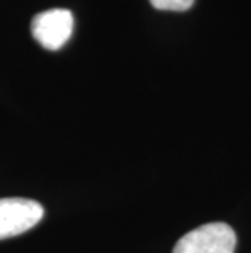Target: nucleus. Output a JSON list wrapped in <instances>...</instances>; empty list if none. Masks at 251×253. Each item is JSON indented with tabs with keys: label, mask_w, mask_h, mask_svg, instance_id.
<instances>
[{
	"label": "nucleus",
	"mask_w": 251,
	"mask_h": 253,
	"mask_svg": "<svg viewBox=\"0 0 251 253\" xmlns=\"http://www.w3.org/2000/svg\"><path fill=\"white\" fill-rule=\"evenodd\" d=\"M237 235L223 222L204 224L183 235L173 253H233Z\"/></svg>",
	"instance_id": "f257e3e1"
},
{
	"label": "nucleus",
	"mask_w": 251,
	"mask_h": 253,
	"mask_svg": "<svg viewBox=\"0 0 251 253\" xmlns=\"http://www.w3.org/2000/svg\"><path fill=\"white\" fill-rule=\"evenodd\" d=\"M42 216H44V209L33 199H0V240L25 234L26 230L33 229Z\"/></svg>",
	"instance_id": "f03ea898"
},
{
	"label": "nucleus",
	"mask_w": 251,
	"mask_h": 253,
	"mask_svg": "<svg viewBox=\"0 0 251 253\" xmlns=\"http://www.w3.org/2000/svg\"><path fill=\"white\" fill-rule=\"evenodd\" d=\"M73 30V17L71 10L52 8L38 13L31 21V33L42 47L57 51L69 41Z\"/></svg>",
	"instance_id": "7ed1b4c3"
},
{
	"label": "nucleus",
	"mask_w": 251,
	"mask_h": 253,
	"mask_svg": "<svg viewBox=\"0 0 251 253\" xmlns=\"http://www.w3.org/2000/svg\"><path fill=\"white\" fill-rule=\"evenodd\" d=\"M150 3L158 10H172V12H184L194 0H150Z\"/></svg>",
	"instance_id": "20e7f679"
}]
</instances>
